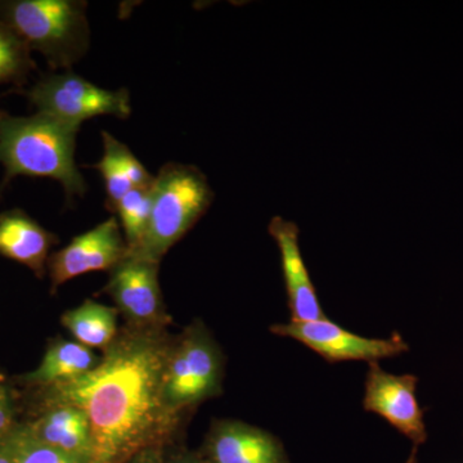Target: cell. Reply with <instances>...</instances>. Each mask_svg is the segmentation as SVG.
I'll return each mask as SVG.
<instances>
[{
  "instance_id": "6da1fadb",
  "label": "cell",
  "mask_w": 463,
  "mask_h": 463,
  "mask_svg": "<svg viewBox=\"0 0 463 463\" xmlns=\"http://www.w3.org/2000/svg\"><path fill=\"white\" fill-rule=\"evenodd\" d=\"M173 343L166 327L125 326L90 373L41 389L87 414L93 463H127L172 439L182 419L165 399Z\"/></svg>"
},
{
  "instance_id": "7a4b0ae2",
  "label": "cell",
  "mask_w": 463,
  "mask_h": 463,
  "mask_svg": "<svg viewBox=\"0 0 463 463\" xmlns=\"http://www.w3.org/2000/svg\"><path fill=\"white\" fill-rule=\"evenodd\" d=\"M80 128L39 112L32 116L3 115L0 164L5 167V184L14 176H43L60 183L67 200L83 197L87 183L75 161Z\"/></svg>"
},
{
  "instance_id": "3957f363",
  "label": "cell",
  "mask_w": 463,
  "mask_h": 463,
  "mask_svg": "<svg viewBox=\"0 0 463 463\" xmlns=\"http://www.w3.org/2000/svg\"><path fill=\"white\" fill-rule=\"evenodd\" d=\"M87 8L81 0H8L0 2V20L52 69L67 71L90 51Z\"/></svg>"
},
{
  "instance_id": "277c9868",
  "label": "cell",
  "mask_w": 463,
  "mask_h": 463,
  "mask_svg": "<svg viewBox=\"0 0 463 463\" xmlns=\"http://www.w3.org/2000/svg\"><path fill=\"white\" fill-rule=\"evenodd\" d=\"M214 200L199 167L167 163L152 185L151 219L141 246L128 255L160 264L166 252L206 214Z\"/></svg>"
},
{
  "instance_id": "5b68a950",
  "label": "cell",
  "mask_w": 463,
  "mask_h": 463,
  "mask_svg": "<svg viewBox=\"0 0 463 463\" xmlns=\"http://www.w3.org/2000/svg\"><path fill=\"white\" fill-rule=\"evenodd\" d=\"M224 358L206 326L194 321L174 339L165 371V399L183 414L223 392Z\"/></svg>"
},
{
  "instance_id": "8992f818",
  "label": "cell",
  "mask_w": 463,
  "mask_h": 463,
  "mask_svg": "<svg viewBox=\"0 0 463 463\" xmlns=\"http://www.w3.org/2000/svg\"><path fill=\"white\" fill-rule=\"evenodd\" d=\"M27 97L39 114L72 124L81 125L97 116L128 118L132 114L127 88L106 90L70 70L43 76L27 91Z\"/></svg>"
},
{
  "instance_id": "52a82bcc",
  "label": "cell",
  "mask_w": 463,
  "mask_h": 463,
  "mask_svg": "<svg viewBox=\"0 0 463 463\" xmlns=\"http://www.w3.org/2000/svg\"><path fill=\"white\" fill-rule=\"evenodd\" d=\"M273 334L304 344L331 364L345 361L379 362L394 358L410 350L403 337L394 332L388 339H368L344 330L327 318L318 321L279 323L270 327Z\"/></svg>"
},
{
  "instance_id": "ba28073f",
  "label": "cell",
  "mask_w": 463,
  "mask_h": 463,
  "mask_svg": "<svg viewBox=\"0 0 463 463\" xmlns=\"http://www.w3.org/2000/svg\"><path fill=\"white\" fill-rule=\"evenodd\" d=\"M158 265L145 259L127 255L114 269L105 288L123 313L128 325L136 327H166L170 322L160 283Z\"/></svg>"
},
{
  "instance_id": "9c48e42d",
  "label": "cell",
  "mask_w": 463,
  "mask_h": 463,
  "mask_svg": "<svg viewBox=\"0 0 463 463\" xmlns=\"http://www.w3.org/2000/svg\"><path fill=\"white\" fill-rule=\"evenodd\" d=\"M128 255V245L115 216L76 236L54 252L47 268L52 292L70 279L99 270H112Z\"/></svg>"
},
{
  "instance_id": "30bf717a",
  "label": "cell",
  "mask_w": 463,
  "mask_h": 463,
  "mask_svg": "<svg viewBox=\"0 0 463 463\" xmlns=\"http://www.w3.org/2000/svg\"><path fill=\"white\" fill-rule=\"evenodd\" d=\"M414 374H392L371 362L365 377L364 407L367 412L380 414L390 425L419 448L428 439L423 410L416 397Z\"/></svg>"
},
{
  "instance_id": "8fae6325",
  "label": "cell",
  "mask_w": 463,
  "mask_h": 463,
  "mask_svg": "<svg viewBox=\"0 0 463 463\" xmlns=\"http://www.w3.org/2000/svg\"><path fill=\"white\" fill-rule=\"evenodd\" d=\"M201 456L210 463H289L279 438L233 420L213 422Z\"/></svg>"
},
{
  "instance_id": "7c38bea8",
  "label": "cell",
  "mask_w": 463,
  "mask_h": 463,
  "mask_svg": "<svg viewBox=\"0 0 463 463\" xmlns=\"http://www.w3.org/2000/svg\"><path fill=\"white\" fill-rule=\"evenodd\" d=\"M38 410L23 422L42 443L93 462V439L90 420L80 408L41 392Z\"/></svg>"
},
{
  "instance_id": "4fadbf2b",
  "label": "cell",
  "mask_w": 463,
  "mask_h": 463,
  "mask_svg": "<svg viewBox=\"0 0 463 463\" xmlns=\"http://www.w3.org/2000/svg\"><path fill=\"white\" fill-rule=\"evenodd\" d=\"M268 232L281 252L283 279L288 291L291 321L309 322L327 318L323 312L315 285L310 279L298 243V225L282 216H274Z\"/></svg>"
},
{
  "instance_id": "5bb4252c",
  "label": "cell",
  "mask_w": 463,
  "mask_h": 463,
  "mask_svg": "<svg viewBox=\"0 0 463 463\" xmlns=\"http://www.w3.org/2000/svg\"><path fill=\"white\" fill-rule=\"evenodd\" d=\"M54 243L56 236L24 210H8L0 214V255L25 265L39 279L44 276Z\"/></svg>"
},
{
  "instance_id": "9a60e30c",
  "label": "cell",
  "mask_w": 463,
  "mask_h": 463,
  "mask_svg": "<svg viewBox=\"0 0 463 463\" xmlns=\"http://www.w3.org/2000/svg\"><path fill=\"white\" fill-rule=\"evenodd\" d=\"M103 155L94 169L99 170L105 182L106 206L114 213L118 201L134 188H148L154 185L155 176L149 174L130 148L109 132L100 133Z\"/></svg>"
},
{
  "instance_id": "2e32d148",
  "label": "cell",
  "mask_w": 463,
  "mask_h": 463,
  "mask_svg": "<svg viewBox=\"0 0 463 463\" xmlns=\"http://www.w3.org/2000/svg\"><path fill=\"white\" fill-rule=\"evenodd\" d=\"M99 359L93 350L78 341L58 339L48 346L41 364L24 374L21 381L29 388H52L90 373Z\"/></svg>"
},
{
  "instance_id": "e0dca14e",
  "label": "cell",
  "mask_w": 463,
  "mask_h": 463,
  "mask_svg": "<svg viewBox=\"0 0 463 463\" xmlns=\"http://www.w3.org/2000/svg\"><path fill=\"white\" fill-rule=\"evenodd\" d=\"M118 307L88 298L63 313L61 323L78 343L91 350H106L118 336Z\"/></svg>"
},
{
  "instance_id": "ac0fdd59",
  "label": "cell",
  "mask_w": 463,
  "mask_h": 463,
  "mask_svg": "<svg viewBox=\"0 0 463 463\" xmlns=\"http://www.w3.org/2000/svg\"><path fill=\"white\" fill-rule=\"evenodd\" d=\"M152 212V187L134 188L118 201L114 213L120 219L128 254L141 246L147 232Z\"/></svg>"
},
{
  "instance_id": "d6986e66",
  "label": "cell",
  "mask_w": 463,
  "mask_h": 463,
  "mask_svg": "<svg viewBox=\"0 0 463 463\" xmlns=\"http://www.w3.org/2000/svg\"><path fill=\"white\" fill-rule=\"evenodd\" d=\"M32 51L11 26L0 20V85L25 83L35 69Z\"/></svg>"
},
{
  "instance_id": "ffe728a7",
  "label": "cell",
  "mask_w": 463,
  "mask_h": 463,
  "mask_svg": "<svg viewBox=\"0 0 463 463\" xmlns=\"http://www.w3.org/2000/svg\"><path fill=\"white\" fill-rule=\"evenodd\" d=\"M14 463H93L88 459L67 455L42 443L33 437L23 422L18 423L14 435Z\"/></svg>"
},
{
  "instance_id": "44dd1931",
  "label": "cell",
  "mask_w": 463,
  "mask_h": 463,
  "mask_svg": "<svg viewBox=\"0 0 463 463\" xmlns=\"http://www.w3.org/2000/svg\"><path fill=\"white\" fill-rule=\"evenodd\" d=\"M18 423L16 394L0 380V440L8 438Z\"/></svg>"
},
{
  "instance_id": "7402d4cb",
  "label": "cell",
  "mask_w": 463,
  "mask_h": 463,
  "mask_svg": "<svg viewBox=\"0 0 463 463\" xmlns=\"http://www.w3.org/2000/svg\"><path fill=\"white\" fill-rule=\"evenodd\" d=\"M127 463H165L163 447H151L133 456Z\"/></svg>"
},
{
  "instance_id": "603a6c76",
  "label": "cell",
  "mask_w": 463,
  "mask_h": 463,
  "mask_svg": "<svg viewBox=\"0 0 463 463\" xmlns=\"http://www.w3.org/2000/svg\"><path fill=\"white\" fill-rule=\"evenodd\" d=\"M12 435H14V432L8 438L0 440V463H14V439H12Z\"/></svg>"
},
{
  "instance_id": "cb8c5ba5",
  "label": "cell",
  "mask_w": 463,
  "mask_h": 463,
  "mask_svg": "<svg viewBox=\"0 0 463 463\" xmlns=\"http://www.w3.org/2000/svg\"><path fill=\"white\" fill-rule=\"evenodd\" d=\"M165 463H210L201 455H194L191 452H179L175 456L165 459Z\"/></svg>"
},
{
  "instance_id": "d4e9b609",
  "label": "cell",
  "mask_w": 463,
  "mask_h": 463,
  "mask_svg": "<svg viewBox=\"0 0 463 463\" xmlns=\"http://www.w3.org/2000/svg\"><path fill=\"white\" fill-rule=\"evenodd\" d=\"M417 452H419V448L413 447L412 452H411V455L408 457L405 463H417Z\"/></svg>"
},
{
  "instance_id": "484cf974",
  "label": "cell",
  "mask_w": 463,
  "mask_h": 463,
  "mask_svg": "<svg viewBox=\"0 0 463 463\" xmlns=\"http://www.w3.org/2000/svg\"><path fill=\"white\" fill-rule=\"evenodd\" d=\"M3 115H5V112L0 111V118H3Z\"/></svg>"
}]
</instances>
